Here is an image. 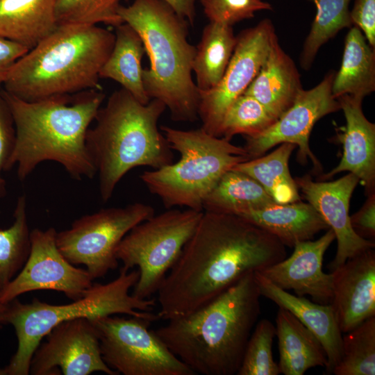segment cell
Here are the masks:
<instances>
[{
  "instance_id": "27",
  "label": "cell",
  "mask_w": 375,
  "mask_h": 375,
  "mask_svg": "<svg viewBox=\"0 0 375 375\" xmlns=\"http://www.w3.org/2000/svg\"><path fill=\"white\" fill-rule=\"evenodd\" d=\"M236 43L233 26L209 22L203 28L192 63L199 94L212 90L219 83Z\"/></svg>"
},
{
  "instance_id": "14",
  "label": "cell",
  "mask_w": 375,
  "mask_h": 375,
  "mask_svg": "<svg viewBox=\"0 0 375 375\" xmlns=\"http://www.w3.org/2000/svg\"><path fill=\"white\" fill-rule=\"evenodd\" d=\"M335 74L330 72L314 88L303 90L293 104L265 131L254 137H245L243 147L248 159L258 158L276 145L288 142L299 147V161L305 163L309 158L315 169L321 171L322 166L310 150L309 138L318 120L340 110L331 90Z\"/></svg>"
},
{
  "instance_id": "30",
  "label": "cell",
  "mask_w": 375,
  "mask_h": 375,
  "mask_svg": "<svg viewBox=\"0 0 375 375\" xmlns=\"http://www.w3.org/2000/svg\"><path fill=\"white\" fill-rule=\"evenodd\" d=\"M316 7V15L305 40L300 64L308 70L322 45L341 30L353 26L349 8L351 0H309Z\"/></svg>"
},
{
  "instance_id": "1",
  "label": "cell",
  "mask_w": 375,
  "mask_h": 375,
  "mask_svg": "<svg viewBox=\"0 0 375 375\" xmlns=\"http://www.w3.org/2000/svg\"><path fill=\"white\" fill-rule=\"evenodd\" d=\"M285 247L241 217L203 211L156 292L159 319L185 316L206 305L247 274L284 259Z\"/></svg>"
},
{
  "instance_id": "21",
  "label": "cell",
  "mask_w": 375,
  "mask_h": 375,
  "mask_svg": "<svg viewBox=\"0 0 375 375\" xmlns=\"http://www.w3.org/2000/svg\"><path fill=\"white\" fill-rule=\"evenodd\" d=\"M303 90L295 63L276 36L259 72L244 93L257 99L278 119Z\"/></svg>"
},
{
  "instance_id": "11",
  "label": "cell",
  "mask_w": 375,
  "mask_h": 375,
  "mask_svg": "<svg viewBox=\"0 0 375 375\" xmlns=\"http://www.w3.org/2000/svg\"><path fill=\"white\" fill-rule=\"evenodd\" d=\"M106 365L124 375H194L149 327L148 319L109 315L90 319Z\"/></svg>"
},
{
  "instance_id": "5",
  "label": "cell",
  "mask_w": 375,
  "mask_h": 375,
  "mask_svg": "<svg viewBox=\"0 0 375 375\" xmlns=\"http://www.w3.org/2000/svg\"><path fill=\"white\" fill-rule=\"evenodd\" d=\"M167 109L153 99L142 104L124 88L115 90L94 118L86 146L97 174L103 201H109L124 176L141 166L158 169L173 162L174 155L158 122Z\"/></svg>"
},
{
  "instance_id": "33",
  "label": "cell",
  "mask_w": 375,
  "mask_h": 375,
  "mask_svg": "<svg viewBox=\"0 0 375 375\" xmlns=\"http://www.w3.org/2000/svg\"><path fill=\"white\" fill-rule=\"evenodd\" d=\"M276 119L257 99L244 93L226 110L219 137L227 140L238 134L254 137L267 129Z\"/></svg>"
},
{
  "instance_id": "22",
  "label": "cell",
  "mask_w": 375,
  "mask_h": 375,
  "mask_svg": "<svg viewBox=\"0 0 375 375\" xmlns=\"http://www.w3.org/2000/svg\"><path fill=\"white\" fill-rule=\"evenodd\" d=\"M239 217L269 232L290 247L299 242L310 240L319 232L329 228L313 206L301 201L275 203Z\"/></svg>"
},
{
  "instance_id": "37",
  "label": "cell",
  "mask_w": 375,
  "mask_h": 375,
  "mask_svg": "<svg viewBox=\"0 0 375 375\" xmlns=\"http://www.w3.org/2000/svg\"><path fill=\"white\" fill-rule=\"evenodd\" d=\"M15 141V128L13 118L3 92L0 90V200L6 194V181L2 173L8 171Z\"/></svg>"
},
{
  "instance_id": "43",
  "label": "cell",
  "mask_w": 375,
  "mask_h": 375,
  "mask_svg": "<svg viewBox=\"0 0 375 375\" xmlns=\"http://www.w3.org/2000/svg\"><path fill=\"white\" fill-rule=\"evenodd\" d=\"M0 375H6L4 368L3 369L0 368Z\"/></svg>"
},
{
  "instance_id": "26",
  "label": "cell",
  "mask_w": 375,
  "mask_h": 375,
  "mask_svg": "<svg viewBox=\"0 0 375 375\" xmlns=\"http://www.w3.org/2000/svg\"><path fill=\"white\" fill-rule=\"evenodd\" d=\"M112 49L99 72L100 78L112 79L142 104L151 100L142 82V58L144 46L138 33L128 24L115 27Z\"/></svg>"
},
{
  "instance_id": "31",
  "label": "cell",
  "mask_w": 375,
  "mask_h": 375,
  "mask_svg": "<svg viewBox=\"0 0 375 375\" xmlns=\"http://www.w3.org/2000/svg\"><path fill=\"white\" fill-rule=\"evenodd\" d=\"M14 222L6 229L0 230V290L17 274L30 252V233L25 195L18 197Z\"/></svg>"
},
{
  "instance_id": "36",
  "label": "cell",
  "mask_w": 375,
  "mask_h": 375,
  "mask_svg": "<svg viewBox=\"0 0 375 375\" xmlns=\"http://www.w3.org/2000/svg\"><path fill=\"white\" fill-rule=\"evenodd\" d=\"M210 22L233 26L237 22L251 19L260 10H272L271 4L262 0H201Z\"/></svg>"
},
{
  "instance_id": "25",
  "label": "cell",
  "mask_w": 375,
  "mask_h": 375,
  "mask_svg": "<svg viewBox=\"0 0 375 375\" xmlns=\"http://www.w3.org/2000/svg\"><path fill=\"white\" fill-rule=\"evenodd\" d=\"M331 90L335 99L350 95L362 99L375 90V49L356 26L346 35L341 66Z\"/></svg>"
},
{
  "instance_id": "2",
  "label": "cell",
  "mask_w": 375,
  "mask_h": 375,
  "mask_svg": "<svg viewBox=\"0 0 375 375\" xmlns=\"http://www.w3.org/2000/svg\"><path fill=\"white\" fill-rule=\"evenodd\" d=\"M15 128L8 170L17 165L25 180L44 161L63 167L74 179L92 178L97 174L86 146V134L105 99L100 89L35 101L20 99L2 90Z\"/></svg>"
},
{
  "instance_id": "4",
  "label": "cell",
  "mask_w": 375,
  "mask_h": 375,
  "mask_svg": "<svg viewBox=\"0 0 375 375\" xmlns=\"http://www.w3.org/2000/svg\"><path fill=\"white\" fill-rule=\"evenodd\" d=\"M115 40L97 25H58L14 64L3 90L35 101L100 89L99 72Z\"/></svg>"
},
{
  "instance_id": "42",
  "label": "cell",
  "mask_w": 375,
  "mask_h": 375,
  "mask_svg": "<svg viewBox=\"0 0 375 375\" xmlns=\"http://www.w3.org/2000/svg\"><path fill=\"white\" fill-rule=\"evenodd\" d=\"M6 308H7V303L5 304L0 302V328L2 326V324H4V316H5Z\"/></svg>"
},
{
  "instance_id": "20",
  "label": "cell",
  "mask_w": 375,
  "mask_h": 375,
  "mask_svg": "<svg viewBox=\"0 0 375 375\" xmlns=\"http://www.w3.org/2000/svg\"><path fill=\"white\" fill-rule=\"evenodd\" d=\"M260 294L278 307L294 315L322 344L327 358L326 372L332 374L342 356V335L331 303L312 302L304 297L292 294L254 272Z\"/></svg>"
},
{
  "instance_id": "40",
  "label": "cell",
  "mask_w": 375,
  "mask_h": 375,
  "mask_svg": "<svg viewBox=\"0 0 375 375\" xmlns=\"http://www.w3.org/2000/svg\"><path fill=\"white\" fill-rule=\"evenodd\" d=\"M29 49L0 36V85L3 84L14 64Z\"/></svg>"
},
{
  "instance_id": "28",
  "label": "cell",
  "mask_w": 375,
  "mask_h": 375,
  "mask_svg": "<svg viewBox=\"0 0 375 375\" xmlns=\"http://www.w3.org/2000/svg\"><path fill=\"white\" fill-rule=\"evenodd\" d=\"M276 203L249 175L231 169L226 172L203 203V211L240 216Z\"/></svg>"
},
{
  "instance_id": "15",
  "label": "cell",
  "mask_w": 375,
  "mask_h": 375,
  "mask_svg": "<svg viewBox=\"0 0 375 375\" xmlns=\"http://www.w3.org/2000/svg\"><path fill=\"white\" fill-rule=\"evenodd\" d=\"M33 353L29 374L88 375L100 372L118 375L103 360L99 337L90 319L76 318L53 327Z\"/></svg>"
},
{
  "instance_id": "24",
  "label": "cell",
  "mask_w": 375,
  "mask_h": 375,
  "mask_svg": "<svg viewBox=\"0 0 375 375\" xmlns=\"http://www.w3.org/2000/svg\"><path fill=\"white\" fill-rule=\"evenodd\" d=\"M56 0H0V36L28 49L58 26Z\"/></svg>"
},
{
  "instance_id": "6",
  "label": "cell",
  "mask_w": 375,
  "mask_h": 375,
  "mask_svg": "<svg viewBox=\"0 0 375 375\" xmlns=\"http://www.w3.org/2000/svg\"><path fill=\"white\" fill-rule=\"evenodd\" d=\"M119 15L138 33L149 58L142 69L148 97L162 101L172 120L195 122L200 94L192 76L196 47L188 40V22L163 0H134L121 5Z\"/></svg>"
},
{
  "instance_id": "34",
  "label": "cell",
  "mask_w": 375,
  "mask_h": 375,
  "mask_svg": "<svg viewBox=\"0 0 375 375\" xmlns=\"http://www.w3.org/2000/svg\"><path fill=\"white\" fill-rule=\"evenodd\" d=\"M121 0H56L58 25H97L116 27L123 24L119 9Z\"/></svg>"
},
{
  "instance_id": "23",
  "label": "cell",
  "mask_w": 375,
  "mask_h": 375,
  "mask_svg": "<svg viewBox=\"0 0 375 375\" xmlns=\"http://www.w3.org/2000/svg\"><path fill=\"white\" fill-rule=\"evenodd\" d=\"M275 329L281 374L303 375L310 368L326 367L327 358L322 344L290 312L278 307Z\"/></svg>"
},
{
  "instance_id": "10",
  "label": "cell",
  "mask_w": 375,
  "mask_h": 375,
  "mask_svg": "<svg viewBox=\"0 0 375 375\" xmlns=\"http://www.w3.org/2000/svg\"><path fill=\"white\" fill-rule=\"evenodd\" d=\"M153 215L151 206L139 202L103 208L57 232L56 245L70 263L85 265L93 280L101 278L118 266L115 250L123 238Z\"/></svg>"
},
{
  "instance_id": "35",
  "label": "cell",
  "mask_w": 375,
  "mask_h": 375,
  "mask_svg": "<svg viewBox=\"0 0 375 375\" xmlns=\"http://www.w3.org/2000/svg\"><path fill=\"white\" fill-rule=\"evenodd\" d=\"M275 326L268 319L259 321L248 340L238 375H278V365L273 358Z\"/></svg>"
},
{
  "instance_id": "18",
  "label": "cell",
  "mask_w": 375,
  "mask_h": 375,
  "mask_svg": "<svg viewBox=\"0 0 375 375\" xmlns=\"http://www.w3.org/2000/svg\"><path fill=\"white\" fill-rule=\"evenodd\" d=\"M333 309L342 333L375 317V252L366 250L331 271Z\"/></svg>"
},
{
  "instance_id": "39",
  "label": "cell",
  "mask_w": 375,
  "mask_h": 375,
  "mask_svg": "<svg viewBox=\"0 0 375 375\" xmlns=\"http://www.w3.org/2000/svg\"><path fill=\"white\" fill-rule=\"evenodd\" d=\"M354 231L361 238L370 240L375 236V194L368 195L362 208L350 216Z\"/></svg>"
},
{
  "instance_id": "29",
  "label": "cell",
  "mask_w": 375,
  "mask_h": 375,
  "mask_svg": "<svg viewBox=\"0 0 375 375\" xmlns=\"http://www.w3.org/2000/svg\"><path fill=\"white\" fill-rule=\"evenodd\" d=\"M295 147L292 143H282L270 153L240 162L233 169L255 179L278 203L300 201L299 190L288 165Z\"/></svg>"
},
{
  "instance_id": "12",
  "label": "cell",
  "mask_w": 375,
  "mask_h": 375,
  "mask_svg": "<svg viewBox=\"0 0 375 375\" xmlns=\"http://www.w3.org/2000/svg\"><path fill=\"white\" fill-rule=\"evenodd\" d=\"M276 36L269 19L243 30L237 36L234 51L222 79L212 90L200 93L198 117L201 120L203 130L219 137L226 110L244 94L257 75Z\"/></svg>"
},
{
  "instance_id": "32",
  "label": "cell",
  "mask_w": 375,
  "mask_h": 375,
  "mask_svg": "<svg viewBox=\"0 0 375 375\" xmlns=\"http://www.w3.org/2000/svg\"><path fill=\"white\" fill-rule=\"evenodd\" d=\"M332 374H375V317L366 319L342 336L341 359Z\"/></svg>"
},
{
  "instance_id": "7",
  "label": "cell",
  "mask_w": 375,
  "mask_h": 375,
  "mask_svg": "<svg viewBox=\"0 0 375 375\" xmlns=\"http://www.w3.org/2000/svg\"><path fill=\"white\" fill-rule=\"evenodd\" d=\"M139 275L138 269L130 271L122 267L115 279L105 284H92L83 297L68 304L53 305L38 299L23 303L17 298L8 303L4 324L14 327L17 349L4 367L6 375L29 374L34 351L49 332L62 322L117 314L151 322L158 319V314L150 312L156 305L154 299H141L130 294Z\"/></svg>"
},
{
  "instance_id": "9",
  "label": "cell",
  "mask_w": 375,
  "mask_h": 375,
  "mask_svg": "<svg viewBox=\"0 0 375 375\" xmlns=\"http://www.w3.org/2000/svg\"><path fill=\"white\" fill-rule=\"evenodd\" d=\"M203 211L167 210L135 226L115 250L122 267H137L139 278L132 294L145 299L156 293L194 232Z\"/></svg>"
},
{
  "instance_id": "16",
  "label": "cell",
  "mask_w": 375,
  "mask_h": 375,
  "mask_svg": "<svg viewBox=\"0 0 375 375\" xmlns=\"http://www.w3.org/2000/svg\"><path fill=\"white\" fill-rule=\"evenodd\" d=\"M294 180L304 199L319 212L335 233L337 251L328 265L331 272L349 258L374 249V242L359 236L351 224L349 203L353 192L359 183L356 175L349 173L330 182L314 181L308 175Z\"/></svg>"
},
{
  "instance_id": "8",
  "label": "cell",
  "mask_w": 375,
  "mask_h": 375,
  "mask_svg": "<svg viewBox=\"0 0 375 375\" xmlns=\"http://www.w3.org/2000/svg\"><path fill=\"white\" fill-rule=\"evenodd\" d=\"M172 149L180 159L140 178L165 208L186 207L203 211V203L222 176L236 165L248 160L243 147L212 135L201 128L180 130L160 126Z\"/></svg>"
},
{
  "instance_id": "3",
  "label": "cell",
  "mask_w": 375,
  "mask_h": 375,
  "mask_svg": "<svg viewBox=\"0 0 375 375\" xmlns=\"http://www.w3.org/2000/svg\"><path fill=\"white\" fill-rule=\"evenodd\" d=\"M260 297L250 272L206 305L153 331L195 374H237L260 314Z\"/></svg>"
},
{
  "instance_id": "19",
  "label": "cell",
  "mask_w": 375,
  "mask_h": 375,
  "mask_svg": "<svg viewBox=\"0 0 375 375\" xmlns=\"http://www.w3.org/2000/svg\"><path fill=\"white\" fill-rule=\"evenodd\" d=\"M337 99L346 120L338 135L343 153L339 164L323 178L347 171L358 178L368 196L374 193L375 186V124L363 113L362 99L343 95Z\"/></svg>"
},
{
  "instance_id": "17",
  "label": "cell",
  "mask_w": 375,
  "mask_h": 375,
  "mask_svg": "<svg viewBox=\"0 0 375 375\" xmlns=\"http://www.w3.org/2000/svg\"><path fill=\"white\" fill-rule=\"evenodd\" d=\"M335 235L331 228L316 240L299 242L290 257L260 272L278 288L297 295H310L314 301L328 304L333 298V274L322 270L324 253Z\"/></svg>"
},
{
  "instance_id": "41",
  "label": "cell",
  "mask_w": 375,
  "mask_h": 375,
  "mask_svg": "<svg viewBox=\"0 0 375 375\" xmlns=\"http://www.w3.org/2000/svg\"><path fill=\"white\" fill-rule=\"evenodd\" d=\"M174 10L184 18L190 25L193 26L195 19V2L197 0H163Z\"/></svg>"
},
{
  "instance_id": "38",
  "label": "cell",
  "mask_w": 375,
  "mask_h": 375,
  "mask_svg": "<svg viewBox=\"0 0 375 375\" xmlns=\"http://www.w3.org/2000/svg\"><path fill=\"white\" fill-rule=\"evenodd\" d=\"M350 17L368 44L375 49V0H355Z\"/></svg>"
},
{
  "instance_id": "13",
  "label": "cell",
  "mask_w": 375,
  "mask_h": 375,
  "mask_svg": "<svg viewBox=\"0 0 375 375\" xmlns=\"http://www.w3.org/2000/svg\"><path fill=\"white\" fill-rule=\"evenodd\" d=\"M56 233L53 227L31 231L27 260L0 290V302L6 304L24 293L41 290L61 292L72 301L85 295L93 279L86 269L74 267L62 256L56 245Z\"/></svg>"
}]
</instances>
